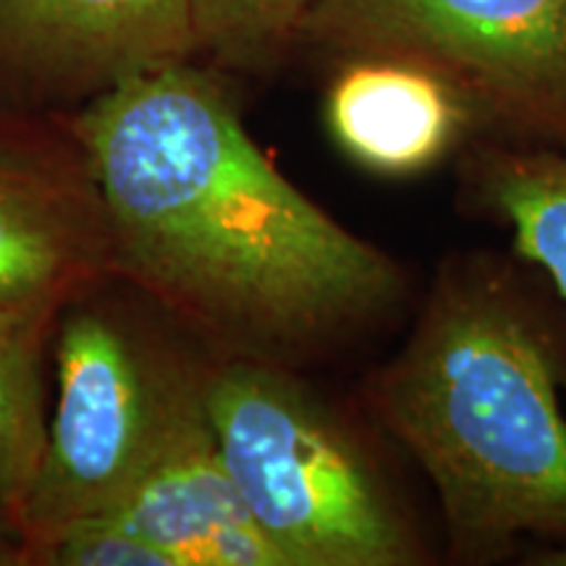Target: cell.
I'll list each match as a JSON object with an SVG mask.
<instances>
[{"instance_id": "cell-1", "label": "cell", "mask_w": 566, "mask_h": 566, "mask_svg": "<svg viewBox=\"0 0 566 566\" xmlns=\"http://www.w3.org/2000/svg\"><path fill=\"white\" fill-rule=\"evenodd\" d=\"M66 118L101 179L116 279L212 357L294 367L399 300L394 260L275 168L218 69L142 71Z\"/></svg>"}, {"instance_id": "cell-2", "label": "cell", "mask_w": 566, "mask_h": 566, "mask_svg": "<svg viewBox=\"0 0 566 566\" xmlns=\"http://www.w3.org/2000/svg\"><path fill=\"white\" fill-rule=\"evenodd\" d=\"M373 412L436 485L457 554L522 535L566 537V417L541 331L504 289L438 283L399 357L370 384Z\"/></svg>"}, {"instance_id": "cell-3", "label": "cell", "mask_w": 566, "mask_h": 566, "mask_svg": "<svg viewBox=\"0 0 566 566\" xmlns=\"http://www.w3.org/2000/svg\"><path fill=\"white\" fill-rule=\"evenodd\" d=\"M113 286L71 302L55 331V405L17 516L30 564L66 530L122 504L205 407L210 359L176 344Z\"/></svg>"}, {"instance_id": "cell-4", "label": "cell", "mask_w": 566, "mask_h": 566, "mask_svg": "<svg viewBox=\"0 0 566 566\" xmlns=\"http://www.w3.org/2000/svg\"><path fill=\"white\" fill-rule=\"evenodd\" d=\"M205 405L226 470L283 564L420 558L370 459L292 367L212 357Z\"/></svg>"}, {"instance_id": "cell-5", "label": "cell", "mask_w": 566, "mask_h": 566, "mask_svg": "<svg viewBox=\"0 0 566 566\" xmlns=\"http://www.w3.org/2000/svg\"><path fill=\"white\" fill-rule=\"evenodd\" d=\"M296 45L420 63L485 139L566 153V0H317Z\"/></svg>"}, {"instance_id": "cell-6", "label": "cell", "mask_w": 566, "mask_h": 566, "mask_svg": "<svg viewBox=\"0 0 566 566\" xmlns=\"http://www.w3.org/2000/svg\"><path fill=\"white\" fill-rule=\"evenodd\" d=\"M111 281L108 205L80 134L0 113V307L63 313Z\"/></svg>"}, {"instance_id": "cell-7", "label": "cell", "mask_w": 566, "mask_h": 566, "mask_svg": "<svg viewBox=\"0 0 566 566\" xmlns=\"http://www.w3.org/2000/svg\"><path fill=\"white\" fill-rule=\"evenodd\" d=\"M197 59L187 0H0V113L66 118Z\"/></svg>"}, {"instance_id": "cell-8", "label": "cell", "mask_w": 566, "mask_h": 566, "mask_svg": "<svg viewBox=\"0 0 566 566\" xmlns=\"http://www.w3.org/2000/svg\"><path fill=\"white\" fill-rule=\"evenodd\" d=\"M103 516L145 535L176 566H286L226 470L208 405L181 424L129 495Z\"/></svg>"}, {"instance_id": "cell-9", "label": "cell", "mask_w": 566, "mask_h": 566, "mask_svg": "<svg viewBox=\"0 0 566 566\" xmlns=\"http://www.w3.org/2000/svg\"><path fill=\"white\" fill-rule=\"evenodd\" d=\"M323 101L331 139L375 176L405 179L449 158L478 134L467 105L441 76L391 55L334 61Z\"/></svg>"}, {"instance_id": "cell-10", "label": "cell", "mask_w": 566, "mask_h": 566, "mask_svg": "<svg viewBox=\"0 0 566 566\" xmlns=\"http://www.w3.org/2000/svg\"><path fill=\"white\" fill-rule=\"evenodd\" d=\"M478 200L514 231V250L554 279L566 300V153L483 139L467 160Z\"/></svg>"}, {"instance_id": "cell-11", "label": "cell", "mask_w": 566, "mask_h": 566, "mask_svg": "<svg viewBox=\"0 0 566 566\" xmlns=\"http://www.w3.org/2000/svg\"><path fill=\"white\" fill-rule=\"evenodd\" d=\"M59 310L0 307V509L17 522L45 449L48 352Z\"/></svg>"}, {"instance_id": "cell-12", "label": "cell", "mask_w": 566, "mask_h": 566, "mask_svg": "<svg viewBox=\"0 0 566 566\" xmlns=\"http://www.w3.org/2000/svg\"><path fill=\"white\" fill-rule=\"evenodd\" d=\"M317 0H187L197 55L218 71L265 74L296 45Z\"/></svg>"}, {"instance_id": "cell-13", "label": "cell", "mask_w": 566, "mask_h": 566, "mask_svg": "<svg viewBox=\"0 0 566 566\" xmlns=\"http://www.w3.org/2000/svg\"><path fill=\"white\" fill-rule=\"evenodd\" d=\"M40 566H176L145 535L116 520H90L71 527L42 551Z\"/></svg>"}, {"instance_id": "cell-14", "label": "cell", "mask_w": 566, "mask_h": 566, "mask_svg": "<svg viewBox=\"0 0 566 566\" xmlns=\"http://www.w3.org/2000/svg\"><path fill=\"white\" fill-rule=\"evenodd\" d=\"M0 566H30L24 535L3 509H0Z\"/></svg>"}, {"instance_id": "cell-15", "label": "cell", "mask_w": 566, "mask_h": 566, "mask_svg": "<svg viewBox=\"0 0 566 566\" xmlns=\"http://www.w3.org/2000/svg\"><path fill=\"white\" fill-rule=\"evenodd\" d=\"M535 562L543 564V566H566V546L556 548V551H548V554L535 558Z\"/></svg>"}]
</instances>
